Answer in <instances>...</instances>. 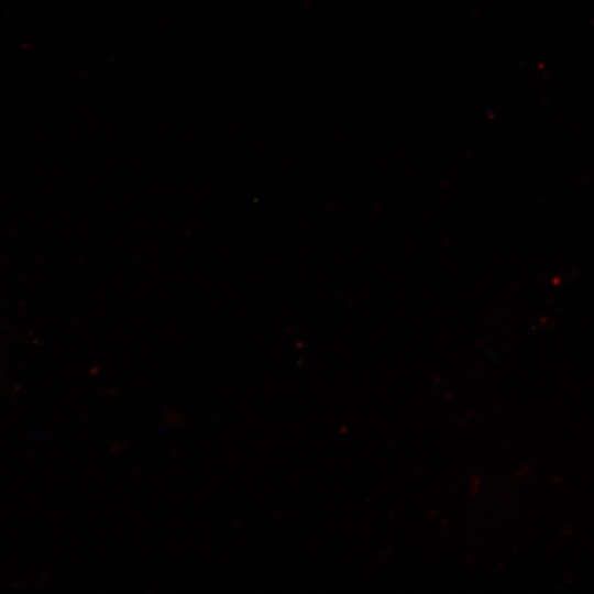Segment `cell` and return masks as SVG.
Masks as SVG:
<instances>
[]
</instances>
